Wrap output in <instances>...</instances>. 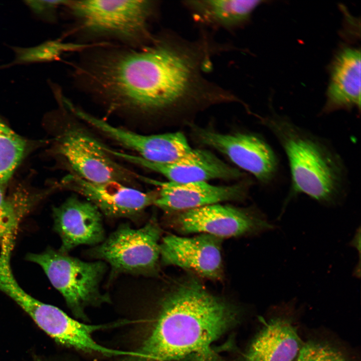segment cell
<instances>
[{
	"mask_svg": "<svg viewBox=\"0 0 361 361\" xmlns=\"http://www.w3.org/2000/svg\"><path fill=\"white\" fill-rule=\"evenodd\" d=\"M101 48L86 58L80 80L112 109L154 114L196 103L230 101L231 91L209 80L224 46L202 32L189 40L172 31L141 48Z\"/></svg>",
	"mask_w": 361,
	"mask_h": 361,
	"instance_id": "cell-1",
	"label": "cell"
},
{
	"mask_svg": "<svg viewBox=\"0 0 361 361\" xmlns=\"http://www.w3.org/2000/svg\"><path fill=\"white\" fill-rule=\"evenodd\" d=\"M159 305L133 361H220L213 345L235 320L228 304L193 280L176 286Z\"/></svg>",
	"mask_w": 361,
	"mask_h": 361,
	"instance_id": "cell-2",
	"label": "cell"
},
{
	"mask_svg": "<svg viewBox=\"0 0 361 361\" xmlns=\"http://www.w3.org/2000/svg\"><path fill=\"white\" fill-rule=\"evenodd\" d=\"M287 156L291 186L283 204L299 194L322 205H336L345 193L346 171L341 157L324 140L277 114L263 119Z\"/></svg>",
	"mask_w": 361,
	"mask_h": 361,
	"instance_id": "cell-3",
	"label": "cell"
},
{
	"mask_svg": "<svg viewBox=\"0 0 361 361\" xmlns=\"http://www.w3.org/2000/svg\"><path fill=\"white\" fill-rule=\"evenodd\" d=\"M65 6L76 30L90 38L112 39L130 48L149 44L150 24L157 16L155 1H67Z\"/></svg>",
	"mask_w": 361,
	"mask_h": 361,
	"instance_id": "cell-4",
	"label": "cell"
},
{
	"mask_svg": "<svg viewBox=\"0 0 361 361\" xmlns=\"http://www.w3.org/2000/svg\"><path fill=\"white\" fill-rule=\"evenodd\" d=\"M26 258L41 267L76 317L84 318L86 307L109 301L100 290L107 268L103 261L85 262L52 249L29 253Z\"/></svg>",
	"mask_w": 361,
	"mask_h": 361,
	"instance_id": "cell-5",
	"label": "cell"
},
{
	"mask_svg": "<svg viewBox=\"0 0 361 361\" xmlns=\"http://www.w3.org/2000/svg\"><path fill=\"white\" fill-rule=\"evenodd\" d=\"M160 236V229L153 219L139 229L123 224L87 253L107 262L111 277L122 273L148 275L157 268Z\"/></svg>",
	"mask_w": 361,
	"mask_h": 361,
	"instance_id": "cell-6",
	"label": "cell"
},
{
	"mask_svg": "<svg viewBox=\"0 0 361 361\" xmlns=\"http://www.w3.org/2000/svg\"><path fill=\"white\" fill-rule=\"evenodd\" d=\"M57 150L73 173L83 179L97 183L117 182L136 188L139 174L117 162L107 146L82 128L73 126L64 132Z\"/></svg>",
	"mask_w": 361,
	"mask_h": 361,
	"instance_id": "cell-7",
	"label": "cell"
},
{
	"mask_svg": "<svg viewBox=\"0 0 361 361\" xmlns=\"http://www.w3.org/2000/svg\"><path fill=\"white\" fill-rule=\"evenodd\" d=\"M176 222L177 228L184 233H200L220 239L275 228L261 213L219 203L182 212Z\"/></svg>",
	"mask_w": 361,
	"mask_h": 361,
	"instance_id": "cell-8",
	"label": "cell"
},
{
	"mask_svg": "<svg viewBox=\"0 0 361 361\" xmlns=\"http://www.w3.org/2000/svg\"><path fill=\"white\" fill-rule=\"evenodd\" d=\"M194 133L202 143L224 154L260 183L268 184L276 176L278 168L277 157L261 137L249 133L223 134L198 127L195 128Z\"/></svg>",
	"mask_w": 361,
	"mask_h": 361,
	"instance_id": "cell-9",
	"label": "cell"
},
{
	"mask_svg": "<svg viewBox=\"0 0 361 361\" xmlns=\"http://www.w3.org/2000/svg\"><path fill=\"white\" fill-rule=\"evenodd\" d=\"M81 119L104 136L149 161L173 163L190 156L196 149L181 132L145 135L115 126L87 112Z\"/></svg>",
	"mask_w": 361,
	"mask_h": 361,
	"instance_id": "cell-10",
	"label": "cell"
},
{
	"mask_svg": "<svg viewBox=\"0 0 361 361\" xmlns=\"http://www.w3.org/2000/svg\"><path fill=\"white\" fill-rule=\"evenodd\" d=\"M63 186L83 196L102 214L112 218L136 219L153 204L157 196V194L144 192L119 182H89L74 173L64 178Z\"/></svg>",
	"mask_w": 361,
	"mask_h": 361,
	"instance_id": "cell-11",
	"label": "cell"
},
{
	"mask_svg": "<svg viewBox=\"0 0 361 361\" xmlns=\"http://www.w3.org/2000/svg\"><path fill=\"white\" fill-rule=\"evenodd\" d=\"M220 238L205 234L193 237H164L159 245L161 262L218 279L222 275Z\"/></svg>",
	"mask_w": 361,
	"mask_h": 361,
	"instance_id": "cell-12",
	"label": "cell"
},
{
	"mask_svg": "<svg viewBox=\"0 0 361 361\" xmlns=\"http://www.w3.org/2000/svg\"><path fill=\"white\" fill-rule=\"evenodd\" d=\"M109 151L114 157L159 173L173 183L206 182L216 178L236 179L243 175L239 170L228 165L206 150L196 149L190 156L171 163L153 162L136 155L112 149Z\"/></svg>",
	"mask_w": 361,
	"mask_h": 361,
	"instance_id": "cell-13",
	"label": "cell"
},
{
	"mask_svg": "<svg viewBox=\"0 0 361 361\" xmlns=\"http://www.w3.org/2000/svg\"><path fill=\"white\" fill-rule=\"evenodd\" d=\"M53 212L54 230L62 242L61 252L67 254L81 245L96 246L105 239L102 214L90 201L72 195Z\"/></svg>",
	"mask_w": 361,
	"mask_h": 361,
	"instance_id": "cell-14",
	"label": "cell"
},
{
	"mask_svg": "<svg viewBox=\"0 0 361 361\" xmlns=\"http://www.w3.org/2000/svg\"><path fill=\"white\" fill-rule=\"evenodd\" d=\"M139 180L159 189L153 204L167 212L185 211L220 202L238 200L246 195L247 186H214L206 182L177 183L159 182L140 176Z\"/></svg>",
	"mask_w": 361,
	"mask_h": 361,
	"instance_id": "cell-15",
	"label": "cell"
},
{
	"mask_svg": "<svg viewBox=\"0 0 361 361\" xmlns=\"http://www.w3.org/2000/svg\"><path fill=\"white\" fill-rule=\"evenodd\" d=\"M360 106V52L355 48L342 49L332 65L323 111L328 113L338 109Z\"/></svg>",
	"mask_w": 361,
	"mask_h": 361,
	"instance_id": "cell-16",
	"label": "cell"
},
{
	"mask_svg": "<svg viewBox=\"0 0 361 361\" xmlns=\"http://www.w3.org/2000/svg\"><path fill=\"white\" fill-rule=\"evenodd\" d=\"M296 328L288 319L265 322L244 356V361H295L303 345Z\"/></svg>",
	"mask_w": 361,
	"mask_h": 361,
	"instance_id": "cell-17",
	"label": "cell"
},
{
	"mask_svg": "<svg viewBox=\"0 0 361 361\" xmlns=\"http://www.w3.org/2000/svg\"><path fill=\"white\" fill-rule=\"evenodd\" d=\"M262 2L258 0L185 1L183 5L197 22L206 26L234 30L244 25Z\"/></svg>",
	"mask_w": 361,
	"mask_h": 361,
	"instance_id": "cell-18",
	"label": "cell"
},
{
	"mask_svg": "<svg viewBox=\"0 0 361 361\" xmlns=\"http://www.w3.org/2000/svg\"><path fill=\"white\" fill-rule=\"evenodd\" d=\"M103 43H80L63 42L61 40L47 41L27 48H15L16 58L13 64H23L57 60L66 52H81L101 47Z\"/></svg>",
	"mask_w": 361,
	"mask_h": 361,
	"instance_id": "cell-19",
	"label": "cell"
},
{
	"mask_svg": "<svg viewBox=\"0 0 361 361\" xmlns=\"http://www.w3.org/2000/svg\"><path fill=\"white\" fill-rule=\"evenodd\" d=\"M24 139L0 120V185L6 183L22 160Z\"/></svg>",
	"mask_w": 361,
	"mask_h": 361,
	"instance_id": "cell-20",
	"label": "cell"
},
{
	"mask_svg": "<svg viewBox=\"0 0 361 361\" xmlns=\"http://www.w3.org/2000/svg\"><path fill=\"white\" fill-rule=\"evenodd\" d=\"M34 197L22 193L6 197L0 185V245L8 235L15 234L20 221L33 206Z\"/></svg>",
	"mask_w": 361,
	"mask_h": 361,
	"instance_id": "cell-21",
	"label": "cell"
},
{
	"mask_svg": "<svg viewBox=\"0 0 361 361\" xmlns=\"http://www.w3.org/2000/svg\"><path fill=\"white\" fill-rule=\"evenodd\" d=\"M295 361H349L340 349L329 343L315 340L303 342Z\"/></svg>",
	"mask_w": 361,
	"mask_h": 361,
	"instance_id": "cell-22",
	"label": "cell"
},
{
	"mask_svg": "<svg viewBox=\"0 0 361 361\" xmlns=\"http://www.w3.org/2000/svg\"><path fill=\"white\" fill-rule=\"evenodd\" d=\"M67 1H28L26 3L36 15L49 21L56 19L58 9Z\"/></svg>",
	"mask_w": 361,
	"mask_h": 361,
	"instance_id": "cell-23",
	"label": "cell"
},
{
	"mask_svg": "<svg viewBox=\"0 0 361 361\" xmlns=\"http://www.w3.org/2000/svg\"><path fill=\"white\" fill-rule=\"evenodd\" d=\"M350 245L355 248L358 251V253L360 252V227L357 230L353 238L349 243Z\"/></svg>",
	"mask_w": 361,
	"mask_h": 361,
	"instance_id": "cell-24",
	"label": "cell"
}]
</instances>
